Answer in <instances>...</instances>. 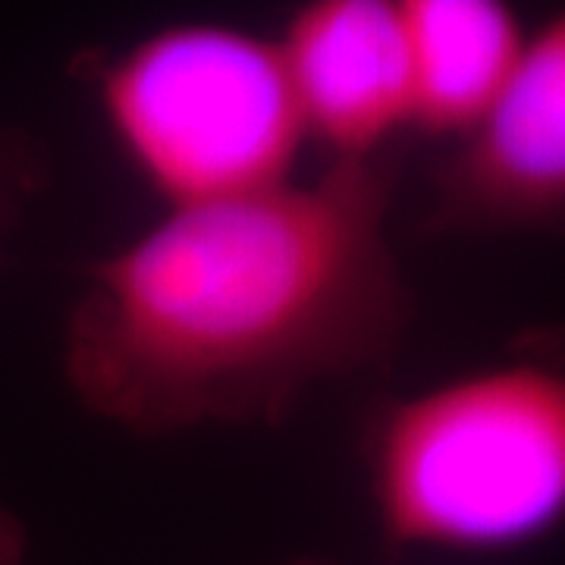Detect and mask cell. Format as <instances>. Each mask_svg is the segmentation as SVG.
<instances>
[{"instance_id": "1", "label": "cell", "mask_w": 565, "mask_h": 565, "mask_svg": "<svg viewBox=\"0 0 565 565\" xmlns=\"http://www.w3.org/2000/svg\"><path fill=\"white\" fill-rule=\"evenodd\" d=\"M393 161L163 211L88 264L63 381L139 437L280 424L311 390L384 371L412 321L390 243Z\"/></svg>"}, {"instance_id": "2", "label": "cell", "mask_w": 565, "mask_h": 565, "mask_svg": "<svg viewBox=\"0 0 565 565\" xmlns=\"http://www.w3.org/2000/svg\"><path fill=\"white\" fill-rule=\"evenodd\" d=\"M362 462L374 525L399 553L541 544L565 525V337L381 403Z\"/></svg>"}, {"instance_id": "3", "label": "cell", "mask_w": 565, "mask_h": 565, "mask_svg": "<svg viewBox=\"0 0 565 565\" xmlns=\"http://www.w3.org/2000/svg\"><path fill=\"white\" fill-rule=\"evenodd\" d=\"M104 126L163 211L296 180L308 148L277 35L173 22L82 57Z\"/></svg>"}, {"instance_id": "4", "label": "cell", "mask_w": 565, "mask_h": 565, "mask_svg": "<svg viewBox=\"0 0 565 565\" xmlns=\"http://www.w3.org/2000/svg\"><path fill=\"white\" fill-rule=\"evenodd\" d=\"M427 223L465 236L565 226V10L527 35L500 102L446 158Z\"/></svg>"}, {"instance_id": "5", "label": "cell", "mask_w": 565, "mask_h": 565, "mask_svg": "<svg viewBox=\"0 0 565 565\" xmlns=\"http://www.w3.org/2000/svg\"><path fill=\"white\" fill-rule=\"evenodd\" d=\"M308 145L327 163L386 158L412 132V85L396 0H315L277 35Z\"/></svg>"}, {"instance_id": "6", "label": "cell", "mask_w": 565, "mask_h": 565, "mask_svg": "<svg viewBox=\"0 0 565 565\" xmlns=\"http://www.w3.org/2000/svg\"><path fill=\"white\" fill-rule=\"evenodd\" d=\"M403 20L412 132L459 145L500 102L527 32L500 0H396Z\"/></svg>"}, {"instance_id": "7", "label": "cell", "mask_w": 565, "mask_h": 565, "mask_svg": "<svg viewBox=\"0 0 565 565\" xmlns=\"http://www.w3.org/2000/svg\"><path fill=\"white\" fill-rule=\"evenodd\" d=\"M44 185V158L39 145L0 126V267L7 262V245L20 230L32 199Z\"/></svg>"}, {"instance_id": "8", "label": "cell", "mask_w": 565, "mask_h": 565, "mask_svg": "<svg viewBox=\"0 0 565 565\" xmlns=\"http://www.w3.org/2000/svg\"><path fill=\"white\" fill-rule=\"evenodd\" d=\"M29 537L20 519L0 505V565H25Z\"/></svg>"}, {"instance_id": "9", "label": "cell", "mask_w": 565, "mask_h": 565, "mask_svg": "<svg viewBox=\"0 0 565 565\" xmlns=\"http://www.w3.org/2000/svg\"><path fill=\"white\" fill-rule=\"evenodd\" d=\"M286 565H333V563H323V559H296V563H286Z\"/></svg>"}]
</instances>
